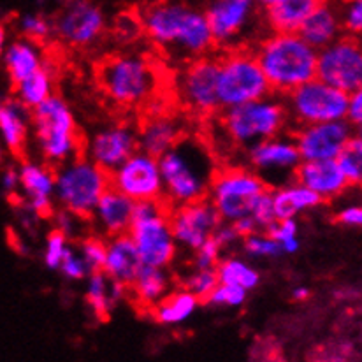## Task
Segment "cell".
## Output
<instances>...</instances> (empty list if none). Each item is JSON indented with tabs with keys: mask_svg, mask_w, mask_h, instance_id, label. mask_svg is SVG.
Listing matches in <instances>:
<instances>
[{
	"mask_svg": "<svg viewBox=\"0 0 362 362\" xmlns=\"http://www.w3.org/2000/svg\"><path fill=\"white\" fill-rule=\"evenodd\" d=\"M169 223L176 243L195 252L209 236H213L222 218L211 201L204 197L169 209Z\"/></svg>",
	"mask_w": 362,
	"mask_h": 362,
	"instance_id": "18",
	"label": "cell"
},
{
	"mask_svg": "<svg viewBox=\"0 0 362 362\" xmlns=\"http://www.w3.org/2000/svg\"><path fill=\"white\" fill-rule=\"evenodd\" d=\"M143 267L141 257L137 253L136 245L130 240L129 234H118V236L107 238L106 259H104L103 271L118 284L125 285L127 288L136 280L137 273Z\"/></svg>",
	"mask_w": 362,
	"mask_h": 362,
	"instance_id": "25",
	"label": "cell"
},
{
	"mask_svg": "<svg viewBox=\"0 0 362 362\" xmlns=\"http://www.w3.org/2000/svg\"><path fill=\"white\" fill-rule=\"evenodd\" d=\"M216 284H218L216 269H197V267H194V271L183 280V288H187L199 301L204 303Z\"/></svg>",
	"mask_w": 362,
	"mask_h": 362,
	"instance_id": "43",
	"label": "cell"
},
{
	"mask_svg": "<svg viewBox=\"0 0 362 362\" xmlns=\"http://www.w3.org/2000/svg\"><path fill=\"white\" fill-rule=\"evenodd\" d=\"M338 162L339 169L343 171L345 178L350 185H359L362 181V139L359 134H354L345 144L338 157L334 158Z\"/></svg>",
	"mask_w": 362,
	"mask_h": 362,
	"instance_id": "36",
	"label": "cell"
},
{
	"mask_svg": "<svg viewBox=\"0 0 362 362\" xmlns=\"http://www.w3.org/2000/svg\"><path fill=\"white\" fill-rule=\"evenodd\" d=\"M338 9L343 32L350 35H359L362 32V0H343Z\"/></svg>",
	"mask_w": 362,
	"mask_h": 362,
	"instance_id": "45",
	"label": "cell"
},
{
	"mask_svg": "<svg viewBox=\"0 0 362 362\" xmlns=\"http://www.w3.org/2000/svg\"><path fill=\"white\" fill-rule=\"evenodd\" d=\"M127 296H129V288L111 280L103 269L88 273L85 299L92 315L99 322H106L115 306Z\"/></svg>",
	"mask_w": 362,
	"mask_h": 362,
	"instance_id": "28",
	"label": "cell"
},
{
	"mask_svg": "<svg viewBox=\"0 0 362 362\" xmlns=\"http://www.w3.org/2000/svg\"><path fill=\"white\" fill-rule=\"evenodd\" d=\"M53 74H55L53 69L48 64H42L34 74H30L14 86L16 99L23 106H27L28 110L37 107L39 104H42L46 99L53 95V86H55Z\"/></svg>",
	"mask_w": 362,
	"mask_h": 362,
	"instance_id": "34",
	"label": "cell"
},
{
	"mask_svg": "<svg viewBox=\"0 0 362 362\" xmlns=\"http://www.w3.org/2000/svg\"><path fill=\"white\" fill-rule=\"evenodd\" d=\"M218 57L211 53L187 62L176 79V93L187 111L197 117H213L222 107L218 103Z\"/></svg>",
	"mask_w": 362,
	"mask_h": 362,
	"instance_id": "12",
	"label": "cell"
},
{
	"mask_svg": "<svg viewBox=\"0 0 362 362\" xmlns=\"http://www.w3.org/2000/svg\"><path fill=\"white\" fill-rule=\"evenodd\" d=\"M52 218H55V227L60 230V233H64L69 240H72V238L76 240V238L81 236V233L85 230V226L86 223H90V220L74 215V213L62 208L60 211L53 213Z\"/></svg>",
	"mask_w": 362,
	"mask_h": 362,
	"instance_id": "48",
	"label": "cell"
},
{
	"mask_svg": "<svg viewBox=\"0 0 362 362\" xmlns=\"http://www.w3.org/2000/svg\"><path fill=\"white\" fill-rule=\"evenodd\" d=\"M171 287L173 276L168 267L143 266L129 287V296H132L134 301L144 311H151V308L157 306L171 292Z\"/></svg>",
	"mask_w": 362,
	"mask_h": 362,
	"instance_id": "29",
	"label": "cell"
},
{
	"mask_svg": "<svg viewBox=\"0 0 362 362\" xmlns=\"http://www.w3.org/2000/svg\"><path fill=\"white\" fill-rule=\"evenodd\" d=\"M248 215L252 216V220L255 222L257 229L259 230H266L271 223L276 222L271 188H266V190H262L260 194H257L255 197H253L252 204H250Z\"/></svg>",
	"mask_w": 362,
	"mask_h": 362,
	"instance_id": "42",
	"label": "cell"
},
{
	"mask_svg": "<svg viewBox=\"0 0 362 362\" xmlns=\"http://www.w3.org/2000/svg\"><path fill=\"white\" fill-rule=\"evenodd\" d=\"M134 201L115 187H107L93 208L90 223L104 238L125 234L132 223Z\"/></svg>",
	"mask_w": 362,
	"mask_h": 362,
	"instance_id": "23",
	"label": "cell"
},
{
	"mask_svg": "<svg viewBox=\"0 0 362 362\" xmlns=\"http://www.w3.org/2000/svg\"><path fill=\"white\" fill-rule=\"evenodd\" d=\"M2 153H4V148L0 146V158H2Z\"/></svg>",
	"mask_w": 362,
	"mask_h": 362,
	"instance_id": "60",
	"label": "cell"
},
{
	"mask_svg": "<svg viewBox=\"0 0 362 362\" xmlns=\"http://www.w3.org/2000/svg\"><path fill=\"white\" fill-rule=\"evenodd\" d=\"M336 223L345 227H361L362 226V208L361 206H346L336 215Z\"/></svg>",
	"mask_w": 362,
	"mask_h": 362,
	"instance_id": "51",
	"label": "cell"
},
{
	"mask_svg": "<svg viewBox=\"0 0 362 362\" xmlns=\"http://www.w3.org/2000/svg\"><path fill=\"white\" fill-rule=\"evenodd\" d=\"M298 34L301 35L304 41L315 49H322L332 41L343 35V25L341 18H339V9L334 2L331 0H322L313 13L303 21L299 27Z\"/></svg>",
	"mask_w": 362,
	"mask_h": 362,
	"instance_id": "26",
	"label": "cell"
},
{
	"mask_svg": "<svg viewBox=\"0 0 362 362\" xmlns=\"http://www.w3.org/2000/svg\"><path fill=\"white\" fill-rule=\"evenodd\" d=\"M117 35L123 41H132L136 39L137 35L143 34V27H141V20H139V14L134 16V14H122L117 21Z\"/></svg>",
	"mask_w": 362,
	"mask_h": 362,
	"instance_id": "49",
	"label": "cell"
},
{
	"mask_svg": "<svg viewBox=\"0 0 362 362\" xmlns=\"http://www.w3.org/2000/svg\"><path fill=\"white\" fill-rule=\"evenodd\" d=\"M106 14L92 0H71L53 18V35L65 46L85 49L106 34Z\"/></svg>",
	"mask_w": 362,
	"mask_h": 362,
	"instance_id": "15",
	"label": "cell"
},
{
	"mask_svg": "<svg viewBox=\"0 0 362 362\" xmlns=\"http://www.w3.org/2000/svg\"><path fill=\"white\" fill-rule=\"evenodd\" d=\"M139 20L148 41L171 60L190 62L215 49L204 11L185 0L150 2Z\"/></svg>",
	"mask_w": 362,
	"mask_h": 362,
	"instance_id": "1",
	"label": "cell"
},
{
	"mask_svg": "<svg viewBox=\"0 0 362 362\" xmlns=\"http://www.w3.org/2000/svg\"><path fill=\"white\" fill-rule=\"evenodd\" d=\"M245 252L252 257H264V259H274L284 255L280 245L266 233V230H255L248 236L241 238Z\"/></svg>",
	"mask_w": 362,
	"mask_h": 362,
	"instance_id": "39",
	"label": "cell"
},
{
	"mask_svg": "<svg viewBox=\"0 0 362 362\" xmlns=\"http://www.w3.org/2000/svg\"><path fill=\"white\" fill-rule=\"evenodd\" d=\"M213 238L220 243V246H222V248H227L229 245H233V243L241 240L240 234H238L236 229L233 227V223H229V222L220 223V226L215 229V233H213Z\"/></svg>",
	"mask_w": 362,
	"mask_h": 362,
	"instance_id": "52",
	"label": "cell"
},
{
	"mask_svg": "<svg viewBox=\"0 0 362 362\" xmlns=\"http://www.w3.org/2000/svg\"><path fill=\"white\" fill-rule=\"evenodd\" d=\"M6 37H7V32L4 25H0V55L4 53V48H6Z\"/></svg>",
	"mask_w": 362,
	"mask_h": 362,
	"instance_id": "58",
	"label": "cell"
},
{
	"mask_svg": "<svg viewBox=\"0 0 362 362\" xmlns=\"http://www.w3.org/2000/svg\"><path fill=\"white\" fill-rule=\"evenodd\" d=\"M107 187L110 175L83 155L55 168V201L86 220Z\"/></svg>",
	"mask_w": 362,
	"mask_h": 362,
	"instance_id": "8",
	"label": "cell"
},
{
	"mask_svg": "<svg viewBox=\"0 0 362 362\" xmlns=\"http://www.w3.org/2000/svg\"><path fill=\"white\" fill-rule=\"evenodd\" d=\"M271 194H273V208L276 220L296 218L301 213L324 204V201L313 190L298 183V181H291V183L281 185L278 188H271Z\"/></svg>",
	"mask_w": 362,
	"mask_h": 362,
	"instance_id": "30",
	"label": "cell"
},
{
	"mask_svg": "<svg viewBox=\"0 0 362 362\" xmlns=\"http://www.w3.org/2000/svg\"><path fill=\"white\" fill-rule=\"evenodd\" d=\"M320 2L322 0H280L264 9V14L273 32H298L303 21Z\"/></svg>",
	"mask_w": 362,
	"mask_h": 362,
	"instance_id": "32",
	"label": "cell"
},
{
	"mask_svg": "<svg viewBox=\"0 0 362 362\" xmlns=\"http://www.w3.org/2000/svg\"><path fill=\"white\" fill-rule=\"evenodd\" d=\"M59 269L65 278H69V280H83V278L88 276L90 273L88 266H86V262L83 260L81 253H79L78 248L72 245H69L67 250H65Z\"/></svg>",
	"mask_w": 362,
	"mask_h": 362,
	"instance_id": "44",
	"label": "cell"
},
{
	"mask_svg": "<svg viewBox=\"0 0 362 362\" xmlns=\"http://www.w3.org/2000/svg\"><path fill=\"white\" fill-rule=\"evenodd\" d=\"M216 93L220 107L238 106L269 95L271 86L252 49H227L226 55L218 59Z\"/></svg>",
	"mask_w": 362,
	"mask_h": 362,
	"instance_id": "9",
	"label": "cell"
},
{
	"mask_svg": "<svg viewBox=\"0 0 362 362\" xmlns=\"http://www.w3.org/2000/svg\"><path fill=\"white\" fill-rule=\"evenodd\" d=\"M248 164L269 188H278L294 181V173L301 164L292 134L285 132L253 144L248 150Z\"/></svg>",
	"mask_w": 362,
	"mask_h": 362,
	"instance_id": "14",
	"label": "cell"
},
{
	"mask_svg": "<svg viewBox=\"0 0 362 362\" xmlns=\"http://www.w3.org/2000/svg\"><path fill=\"white\" fill-rule=\"evenodd\" d=\"M215 117L227 139L243 150L285 132L288 123L285 104L274 99L273 93L238 106L222 107Z\"/></svg>",
	"mask_w": 362,
	"mask_h": 362,
	"instance_id": "6",
	"label": "cell"
},
{
	"mask_svg": "<svg viewBox=\"0 0 362 362\" xmlns=\"http://www.w3.org/2000/svg\"><path fill=\"white\" fill-rule=\"evenodd\" d=\"M311 296V291L308 287H304V285H299V287H296L294 291H292V299L294 301H308Z\"/></svg>",
	"mask_w": 362,
	"mask_h": 362,
	"instance_id": "55",
	"label": "cell"
},
{
	"mask_svg": "<svg viewBox=\"0 0 362 362\" xmlns=\"http://www.w3.org/2000/svg\"><path fill=\"white\" fill-rule=\"evenodd\" d=\"M273 95L284 97L317 74V49L298 32H274L253 49Z\"/></svg>",
	"mask_w": 362,
	"mask_h": 362,
	"instance_id": "3",
	"label": "cell"
},
{
	"mask_svg": "<svg viewBox=\"0 0 362 362\" xmlns=\"http://www.w3.org/2000/svg\"><path fill=\"white\" fill-rule=\"evenodd\" d=\"M20 175L21 202L39 220L52 218L55 213V168L37 162H23Z\"/></svg>",
	"mask_w": 362,
	"mask_h": 362,
	"instance_id": "21",
	"label": "cell"
},
{
	"mask_svg": "<svg viewBox=\"0 0 362 362\" xmlns=\"http://www.w3.org/2000/svg\"><path fill=\"white\" fill-rule=\"evenodd\" d=\"M233 227L236 229V233L240 234V238H245V236H248V234L259 230V229H257L255 222H253L252 216H250V215H245V216H241V218L234 220Z\"/></svg>",
	"mask_w": 362,
	"mask_h": 362,
	"instance_id": "54",
	"label": "cell"
},
{
	"mask_svg": "<svg viewBox=\"0 0 362 362\" xmlns=\"http://www.w3.org/2000/svg\"><path fill=\"white\" fill-rule=\"evenodd\" d=\"M294 181L313 190L324 202L339 197L350 187L334 158L301 160L294 173Z\"/></svg>",
	"mask_w": 362,
	"mask_h": 362,
	"instance_id": "24",
	"label": "cell"
},
{
	"mask_svg": "<svg viewBox=\"0 0 362 362\" xmlns=\"http://www.w3.org/2000/svg\"><path fill=\"white\" fill-rule=\"evenodd\" d=\"M162 199L169 208L208 197V188L218 168L215 153L199 137L183 136L158 157Z\"/></svg>",
	"mask_w": 362,
	"mask_h": 362,
	"instance_id": "2",
	"label": "cell"
},
{
	"mask_svg": "<svg viewBox=\"0 0 362 362\" xmlns=\"http://www.w3.org/2000/svg\"><path fill=\"white\" fill-rule=\"evenodd\" d=\"M20 32L25 39L41 45L53 37V20L46 14H25L20 18Z\"/></svg>",
	"mask_w": 362,
	"mask_h": 362,
	"instance_id": "38",
	"label": "cell"
},
{
	"mask_svg": "<svg viewBox=\"0 0 362 362\" xmlns=\"http://www.w3.org/2000/svg\"><path fill=\"white\" fill-rule=\"evenodd\" d=\"M199 304L201 301L192 292L181 287L178 291L169 292L157 306L151 308V313H153L155 320L160 324L176 325L187 322L195 313Z\"/></svg>",
	"mask_w": 362,
	"mask_h": 362,
	"instance_id": "33",
	"label": "cell"
},
{
	"mask_svg": "<svg viewBox=\"0 0 362 362\" xmlns=\"http://www.w3.org/2000/svg\"><path fill=\"white\" fill-rule=\"evenodd\" d=\"M97 83L107 100L123 110L144 107L158 90V71L144 55H113L97 67Z\"/></svg>",
	"mask_w": 362,
	"mask_h": 362,
	"instance_id": "4",
	"label": "cell"
},
{
	"mask_svg": "<svg viewBox=\"0 0 362 362\" xmlns=\"http://www.w3.org/2000/svg\"><path fill=\"white\" fill-rule=\"evenodd\" d=\"M106 248H107V238L100 236V234H93V236H85L79 243L78 252L81 253L83 260L88 266L90 273L92 271L103 269L104 259H106Z\"/></svg>",
	"mask_w": 362,
	"mask_h": 362,
	"instance_id": "40",
	"label": "cell"
},
{
	"mask_svg": "<svg viewBox=\"0 0 362 362\" xmlns=\"http://www.w3.org/2000/svg\"><path fill=\"white\" fill-rule=\"evenodd\" d=\"M151 2H158V0H151Z\"/></svg>",
	"mask_w": 362,
	"mask_h": 362,
	"instance_id": "61",
	"label": "cell"
},
{
	"mask_svg": "<svg viewBox=\"0 0 362 362\" xmlns=\"http://www.w3.org/2000/svg\"><path fill=\"white\" fill-rule=\"evenodd\" d=\"M266 233L280 245L281 253L292 255V253L299 252V248H301V243H299L298 238V222H296V218L276 220V222L271 223V226L267 227Z\"/></svg>",
	"mask_w": 362,
	"mask_h": 362,
	"instance_id": "37",
	"label": "cell"
},
{
	"mask_svg": "<svg viewBox=\"0 0 362 362\" xmlns=\"http://www.w3.org/2000/svg\"><path fill=\"white\" fill-rule=\"evenodd\" d=\"M255 2H257V6L264 11V9H267V7L274 6L276 2H280V0H255Z\"/></svg>",
	"mask_w": 362,
	"mask_h": 362,
	"instance_id": "59",
	"label": "cell"
},
{
	"mask_svg": "<svg viewBox=\"0 0 362 362\" xmlns=\"http://www.w3.org/2000/svg\"><path fill=\"white\" fill-rule=\"evenodd\" d=\"M345 120L356 129L361 127L362 122V92L356 90V92L349 93V103H346V115Z\"/></svg>",
	"mask_w": 362,
	"mask_h": 362,
	"instance_id": "50",
	"label": "cell"
},
{
	"mask_svg": "<svg viewBox=\"0 0 362 362\" xmlns=\"http://www.w3.org/2000/svg\"><path fill=\"white\" fill-rule=\"evenodd\" d=\"M285 110L296 127L345 120L349 93L313 78L285 93Z\"/></svg>",
	"mask_w": 362,
	"mask_h": 362,
	"instance_id": "10",
	"label": "cell"
},
{
	"mask_svg": "<svg viewBox=\"0 0 362 362\" xmlns=\"http://www.w3.org/2000/svg\"><path fill=\"white\" fill-rule=\"evenodd\" d=\"M183 136H187V122L178 115L165 113L160 107L146 115L137 129L139 150L157 158L175 146Z\"/></svg>",
	"mask_w": 362,
	"mask_h": 362,
	"instance_id": "22",
	"label": "cell"
},
{
	"mask_svg": "<svg viewBox=\"0 0 362 362\" xmlns=\"http://www.w3.org/2000/svg\"><path fill=\"white\" fill-rule=\"evenodd\" d=\"M169 209L164 199L134 202L132 223L127 234L136 245L143 266L169 267L175 260L178 243L169 223Z\"/></svg>",
	"mask_w": 362,
	"mask_h": 362,
	"instance_id": "7",
	"label": "cell"
},
{
	"mask_svg": "<svg viewBox=\"0 0 362 362\" xmlns=\"http://www.w3.org/2000/svg\"><path fill=\"white\" fill-rule=\"evenodd\" d=\"M137 150L139 143L136 127L130 123H117L99 130L88 143L83 144V157L111 175Z\"/></svg>",
	"mask_w": 362,
	"mask_h": 362,
	"instance_id": "20",
	"label": "cell"
},
{
	"mask_svg": "<svg viewBox=\"0 0 362 362\" xmlns=\"http://www.w3.org/2000/svg\"><path fill=\"white\" fill-rule=\"evenodd\" d=\"M356 296H357L356 288H339V291L334 292V298L339 299V301H350V299H357Z\"/></svg>",
	"mask_w": 362,
	"mask_h": 362,
	"instance_id": "56",
	"label": "cell"
},
{
	"mask_svg": "<svg viewBox=\"0 0 362 362\" xmlns=\"http://www.w3.org/2000/svg\"><path fill=\"white\" fill-rule=\"evenodd\" d=\"M4 64H6L7 76L11 85L16 86L30 74H34L45 62H42L41 49L37 42L30 39H18L4 52Z\"/></svg>",
	"mask_w": 362,
	"mask_h": 362,
	"instance_id": "31",
	"label": "cell"
},
{
	"mask_svg": "<svg viewBox=\"0 0 362 362\" xmlns=\"http://www.w3.org/2000/svg\"><path fill=\"white\" fill-rule=\"evenodd\" d=\"M67 2H71V0H37L39 6H45L46 4V6H55V7H59V9L62 6H65Z\"/></svg>",
	"mask_w": 362,
	"mask_h": 362,
	"instance_id": "57",
	"label": "cell"
},
{
	"mask_svg": "<svg viewBox=\"0 0 362 362\" xmlns=\"http://www.w3.org/2000/svg\"><path fill=\"white\" fill-rule=\"evenodd\" d=\"M266 188L269 187L252 168H218L209 183L208 199L222 222L233 223L248 215L253 197Z\"/></svg>",
	"mask_w": 362,
	"mask_h": 362,
	"instance_id": "11",
	"label": "cell"
},
{
	"mask_svg": "<svg viewBox=\"0 0 362 362\" xmlns=\"http://www.w3.org/2000/svg\"><path fill=\"white\" fill-rule=\"evenodd\" d=\"M67 236L64 233H60L59 229H53L52 233L46 238V248H45V264L49 269H59L62 257H64L65 250L71 245Z\"/></svg>",
	"mask_w": 362,
	"mask_h": 362,
	"instance_id": "46",
	"label": "cell"
},
{
	"mask_svg": "<svg viewBox=\"0 0 362 362\" xmlns=\"http://www.w3.org/2000/svg\"><path fill=\"white\" fill-rule=\"evenodd\" d=\"M110 185L129 195L134 202L162 199L158 158L137 150L110 175Z\"/></svg>",
	"mask_w": 362,
	"mask_h": 362,
	"instance_id": "17",
	"label": "cell"
},
{
	"mask_svg": "<svg viewBox=\"0 0 362 362\" xmlns=\"http://www.w3.org/2000/svg\"><path fill=\"white\" fill-rule=\"evenodd\" d=\"M260 7L255 0H209L204 9L215 48L234 49Z\"/></svg>",
	"mask_w": 362,
	"mask_h": 362,
	"instance_id": "16",
	"label": "cell"
},
{
	"mask_svg": "<svg viewBox=\"0 0 362 362\" xmlns=\"http://www.w3.org/2000/svg\"><path fill=\"white\" fill-rule=\"evenodd\" d=\"M291 134L301 160H327L338 157L356 132L346 120H334L296 127Z\"/></svg>",
	"mask_w": 362,
	"mask_h": 362,
	"instance_id": "19",
	"label": "cell"
},
{
	"mask_svg": "<svg viewBox=\"0 0 362 362\" xmlns=\"http://www.w3.org/2000/svg\"><path fill=\"white\" fill-rule=\"evenodd\" d=\"M2 185L4 190L9 195L18 194V188H20V175H18L16 169H7L2 176Z\"/></svg>",
	"mask_w": 362,
	"mask_h": 362,
	"instance_id": "53",
	"label": "cell"
},
{
	"mask_svg": "<svg viewBox=\"0 0 362 362\" xmlns=\"http://www.w3.org/2000/svg\"><path fill=\"white\" fill-rule=\"evenodd\" d=\"M216 278L222 284L238 285V287L253 291L260 284V274L255 267L241 259H226L216 264Z\"/></svg>",
	"mask_w": 362,
	"mask_h": 362,
	"instance_id": "35",
	"label": "cell"
},
{
	"mask_svg": "<svg viewBox=\"0 0 362 362\" xmlns=\"http://www.w3.org/2000/svg\"><path fill=\"white\" fill-rule=\"evenodd\" d=\"M222 252L223 248L220 246V243L213 236H209L194 252V267H197V269H215L216 264L220 262Z\"/></svg>",
	"mask_w": 362,
	"mask_h": 362,
	"instance_id": "47",
	"label": "cell"
},
{
	"mask_svg": "<svg viewBox=\"0 0 362 362\" xmlns=\"http://www.w3.org/2000/svg\"><path fill=\"white\" fill-rule=\"evenodd\" d=\"M248 298V291L238 285L230 284H218L215 285L209 296L206 298V304H211V306H226V308H240L246 303Z\"/></svg>",
	"mask_w": 362,
	"mask_h": 362,
	"instance_id": "41",
	"label": "cell"
},
{
	"mask_svg": "<svg viewBox=\"0 0 362 362\" xmlns=\"http://www.w3.org/2000/svg\"><path fill=\"white\" fill-rule=\"evenodd\" d=\"M32 110L14 99L0 103V137L14 157H23L30 129Z\"/></svg>",
	"mask_w": 362,
	"mask_h": 362,
	"instance_id": "27",
	"label": "cell"
},
{
	"mask_svg": "<svg viewBox=\"0 0 362 362\" xmlns=\"http://www.w3.org/2000/svg\"><path fill=\"white\" fill-rule=\"evenodd\" d=\"M30 129L45 164L59 168L83 155V139L74 113L64 99L53 93L32 110Z\"/></svg>",
	"mask_w": 362,
	"mask_h": 362,
	"instance_id": "5",
	"label": "cell"
},
{
	"mask_svg": "<svg viewBox=\"0 0 362 362\" xmlns=\"http://www.w3.org/2000/svg\"><path fill=\"white\" fill-rule=\"evenodd\" d=\"M334 88L352 93L362 86V49L357 35L343 34L317 52V74Z\"/></svg>",
	"mask_w": 362,
	"mask_h": 362,
	"instance_id": "13",
	"label": "cell"
}]
</instances>
